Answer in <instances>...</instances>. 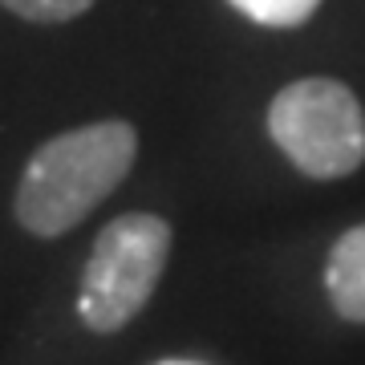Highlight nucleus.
<instances>
[{"instance_id":"nucleus-1","label":"nucleus","mask_w":365,"mask_h":365,"mask_svg":"<svg viewBox=\"0 0 365 365\" xmlns=\"http://www.w3.org/2000/svg\"><path fill=\"white\" fill-rule=\"evenodd\" d=\"M138 158V130L122 118L53 134L21 170L13 215L29 235L57 240L126 182Z\"/></svg>"},{"instance_id":"nucleus-4","label":"nucleus","mask_w":365,"mask_h":365,"mask_svg":"<svg viewBox=\"0 0 365 365\" xmlns=\"http://www.w3.org/2000/svg\"><path fill=\"white\" fill-rule=\"evenodd\" d=\"M325 288L337 317L365 325V223L341 235L325 264Z\"/></svg>"},{"instance_id":"nucleus-5","label":"nucleus","mask_w":365,"mask_h":365,"mask_svg":"<svg viewBox=\"0 0 365 365\" xmlns=\"http://www.w3.org/2000/svg\"><path fill=\"white\" fill-rule=\"evenodd\" d=\"M235 13H244L256 25L268 29H297L321 9V0H232Z\"/></svg>"},{"instance_id":"nucleus-6","label":"nucleus","mask_w":365,"mask_h":365,"mask_svg":"<svg viewBox=\"0 0 365 365\" xmlns=\"http://www.w3.org/2000/svg\"><path fill=\"white\" fill-rule=\"evenodd\" d=\"M0 9H9L21 21H33V25H66V21H78L93 9V0H0Z\"/></svg>"},{"instance_id":"nucleus-7","label":"nucleus","mask_w":365,"mask_h":365,"mask_svg":"<svg viewBox=\"0 0 365 365\" xmlns=\"http://www.w3.org/2000/svg\"><path fill=\"white\" fill-rule=\"evenodd\" d=\"M158 365H199V361H158Z\"/></svg>"},{"instance_id":"nucleus-3","label":"nucleus","mask_w":365,"mask_h":365,"mask_svg":"<svg viewBox=\"0 0 365 365\" xmlns=\"http://www.w3.org/2000/svg\"><path fill=\"white\" fill-rule=\"evenodd\" d=\"M268 134L309 179H345L365 163V114L337 78H300L272 98Z\"/></svg>"},{"instance_id":"nucleus-2","label":"nucleus","mask_w":365,"mask_h":365,"mask_svg":"<svg viewBox=\"0 0 365 365\" xmlns=\"http://www.w3.org/2000/svg\"><path fill=\"white\" fill-rule=\"evenodd\" d=\"M170 240V223L150 211H126L98 232L81 268L78 300V317L90 333H118L150 304L167 268Z\"/></svg>"}]
</instances>
